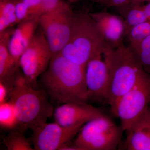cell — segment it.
Instances as JSON below:
<instances>
[{
    "label": "cell",
    "instance_id": "obj_2",
    "mask_svg": "<svg viewBox=\"0 0 150 150\" xmlns=\"http://www.w3.org/2000/svg\"><path fill=\"white\" fill-rule=\"evenodd\" d=\"M6 83L9 87V100L15 109L18 129L24 132L33 130L53 115L55 108L45 92L35 88L18 70Z\"/></svg>",
    "mask_w": 150,
    "mask_h": 150
},
{
    "label": "cell",
    "instance_id": "obj_12",
    "mask_svg": "<svg viewBox=\"0 0 150 150\" xmlns=\"http://www.w3.org/2000/svg\"><path fill=\"white\" fill-rule=\"evenodd\" d=\"M103 115L98 108L87 103H68L54 108V121L62 126H69L88 121Z\"/></svg>",
    "mask_w": 150,
    "mask_h": 150
},
{
    "label": "cell",
    "instance_id": "obj_18",
    "mask_svg": "<svg viewBox=\"0 0 150 150\" xmlns=\"http://www.w3.org/2000/svg\"><path fill=\"white\" fill-rule=\"evenodd\" d=\"M24 131L19 129L11 130L4 139V143L8 150H33L30 139L26 138Z\"/></svg>",
    "mask_w": 150,
    "mask_h": 150
},
{
    "label": "cell",
    "instance_id": "obj_1",
    "mask_svg": "<svg viewBox=\"0 0 150 150\" xmlns=\"http://www.w3.org/2000/svg\"><path fill=\"white\" fill-rule=\"evenodd\" d=\"M85 69L86 67L70 62L60 53L52 56L40 79L42 88L52 104L87 103Z\"/></svg>",
    "mask_w": 150,
    "mask_h": 150
},
{
    "label": "cell",
    "instance_id": "obj_22",
    "mask_svg": "<svg viewBox=\"0 0 150 150\" xmlns=\"http://www.w3.org/2000/svg\"><path fill=\"white\" fill-rule=\"evenodd\" d=\"M29 8L33 17L41 15L42 0H21Z\"/></svg>",
    "mask_w": 150,
    "mask_h": 150
},
{
    "label": "cell",
    "instance_id": "obj_17",
    "mask_svg": "<svg viewBox=\"0 0 150 150\" xmlns=\"http://www.w3.org/2000/svg\"><path fill=\"white\" fill-rule=\"evenodd\" d=\"M128 47L142 68L150 75V35Z\"/></svg>",
    "mask_w": 150,
    "mask_h": 150
},
{
    "label": "cell",
    "instance_id": "obj_11",
    "mask_svg": "<svg viewBox=\"0 0 150 150\" xmlns=\"http://www.w3.org/2000/svg\"><path fill=\"white\" fill-rule=\"evenodd\" d=\"M104 38L105 43L112 48L123 44L124 37L128 33L125 20L122 16L105 11L90 14Z\"/></svg>",
    "mask_w": 150,
    "mask_h": 150
},
{
    "label": "cell",
    "instance_id": "obj_9",
    "mask_svg": "<svg viewBox=\"0 0 150 150\" xmlns=\"http://www.w3.org/2000/svg\"><path fill=\"white\" fill-rule=\"evenodd\" d=\"M85 123L64 126L54 122L45 123L32 130L30 140L34 150H61L72 140Z\"/></svg>",
    "mask_w": 150,
    "mask_h": 150
},
{
    "label": "cell",
    "instance_id": "obj_16",
    "mask_svg": "<svg viewBox=\"0 0 150 150\" xmlns=\"http://www.w3.org/2000/svg\"><path fill=\"white\" fill-rule=\"evenodd\" d=\"M118 9L125 20L128 32L132 28L148 21L143 9V4L130 1L126 5Z\"/></svg>",
    "mask_w": 150,
    "mask_h": 150
},
{
    "label": "cell",
    "instance_id": "obj_21",
    "mask_svg": "<svg viewBox=\"0 0 150 150\" xmlns=\"http://www.w3.org/2000/svg\"><path fill=\"white\" fill-rule=\"evenodd\" d=\"M16 14L18 23L27 19L33 17L30 13L29 8L21 0L17 1Z\"/></svg>",
    "mask_w": 150,
    "mask_h": 150
},
{
    "label": "cell",
    "instance_id": "obj_14",
    "mask_svg": "<svg viewBox=\"0 0 150 150\" xmlns=\"http://www.w3.org/2000/svg\"><path fill=\"white\" fill-rule=\"evenodd\" d=\"M39 19V17H33L19 23L10 39L9 50L14 60L18 65L21 56L29 45L38 29Z\"/></svg>",
    "mask_w": 150,
    "mask_h": 150
},
{
    "label": "cell",
    "instance_id": "obj_6",
    "mask_svg": "<svg viewBox=\"0 0 150 150\" xmlns=\"http://www.w3.org/2000/svg\"><path fill=\"white\" fill-rule=\"evenodd\" d=\"M74 15L70 6L63 1L54 10L39 17V25L53 56L60 53L69 40Z\"/></svg>",
    "mask_w": 150,
    "mask_h": 150
},
{
    "label": "cell",
    "instance_id": "obj_27",
    "mask_svg": "<svg viewBox=\"0 0 150 150\" xmlns=\"http://www.w3.org/2000/svg\"><path fill=\"white\" fill-rule=\"evenodd\" d=\"M150 0H131V2L139 4H144L145 2L150 1Z\"/></svg>",
    "mask_w": 150,
    "mask_h": 150
},
{
    "label": "cell",
    "instance_id": "obj_24",
    "mask_svg": "<svg viewBox=\"0 0 150 150\" xmlns=\"http://www.w3.org/2000/svg\"><path fill=\"white\" fill-rule=\"evenodd\" d=\"M108 7H116L117 8L122 7L130 2L131 0H93Z\"/></svg>",
    "mask_w": 150,
    "mask_h": 150
},
{
    "label": "cell",
    "instance_id": "obj_26",
    "mask_svg": "<svg viewBox=\"0 0 150 150\" xmlns=\"http://www.w3.org/2000/svg\"><path fill=\"white\" fill-rule=\"evenodd\" d=\"M143 9L148 20H150V1L146 4H143Z\"/></svg>",
    "mask_w": 150,
    "mask_h": 150
},
{
    "label": "cell",
    "instance_id": "obj_28",
    "mask_svg": "<svg viewBox=\"0 0 150 150\" xmlns=\"http://www.w3.org/2000/svg\"><path fill=\"white\" fill-rule=\"evenodd\" d=\"M70 1H76V0H70Z\"/></svg>",
    "mask_w": 150,
    "mask_h": 150
},
{
    "label": "cell",
    "instance_id": "obj_8",
    "mask_svg": "<svg viewBox=\"0 0 150 150\" xmlns=\"http://www.w3.org/2000/svg\"><path fill=\"white\" fill-rule=\"evenodd\" d=\"M52 56L49 44L40 27L19 61L22 72L33 86L38 77L47 69Z\"/></svg>",
    "mask_w": 150,
    "mask_h": 150
},
{
    "label": "cell",
    "instance_id": "obj_19",
    "mask_svg": "<svg viewBox=\"0 0 150 150\" xmlns=\"http://www.w3.org/2000/svg\"><path fill=\"white\" fill-rule=\"evenodd\" d=\"M0 125L2 129L14 130L18 128V121L13 103L8 100L0 104Z\"/></svg>",
    "mask_w": 150,
    "mask_h": 150
},
{
    "label": "cell",
    "instance_id": "obj_23",
    "mask_svg": "<svg viewBox=\"0 0 150 150\" xmlns=\"http://www.w3.org/2000/svg\"><path fill=\"white\" fill-rule=\"evenodd\" d=\"M63 1L62 0H42L41 15L54 10L60 5Z\"/></svg>",
    "mask_w": 150,
    "mask_h": 150
},
{
    "label": "cell",
    "instance_id": "obj_13",
    "mask_svg": "<svg viewBox=\"0 0 150 150\" xmlns=\"http://www.w3.org/2000/svg\"><path fill=\"white\" fill-rule=\"evenodd\" d=\"M123 149L150 150V108L148 107L126 131Z\"/></svg>",
    "mask_w": 150,
    "mask_h": 150
},
{
    "label": "cell",
    "instance_id": "obj_7",
    "mask_svg": "<svg viewBox=\"0 0 150 150\" xmlns=\"http://www.w3.org/2000/svg\"><path fill=\"white\" fill-rule=\"evenodd\" d=\"M150 103V75L148 73L119 100L112 111L120 119L123 131L129 129L134 121L149 107Z\"/></svg>",
    "mask_w": 150,
    "mask_h": 150
},
{
    "label": "cell",
    "instance_id": "obj_20",
    "mask_svg": "<svg viewBox=\"0 0 150 150\" xmlns=\"http://www.w3.org/2000/svg\"><path fill=\"white\" fill-rule=\"evenodd\" d=\"M16 0H0V19L16 15Z\"/></svg>",
    "mask_w": 150,
    "mask_h": 150
},
{
    "label": "cell",
    "instance_id": "obj_29",
    "mask_svg": "<svg viewBox=\"0 0 150 150\" xmlns=\"http://www.w3.org/2000/svg\"><path fill=\"white\" fill-rule=\"evenodd\" d=\"M16 1H18V0H16Z\"/></svg>",
    "mask_w": 150,
    "mask_h": 150
},
{
    "label": "cell",
    "instance_id": "obj_15",
    "mask_svg": "<svg viewBox=\"0 0 150 150\" xmlns=\"http://www.w3.org/2000/svg\"><path fill=\"white\" fill-rule=\"evenodd\" d=\"M14 30L10 28L0 33V81L3 82L11 79L19 67L8 48L9 42Z\"/></svg>",
    "mask_w": 150,
    "mask_h": 150
},
{
    "label": "cell",
    "instance_id": "obj_25",
    "mask_svg": "<svg viewBox=\"0 0 150 150\" xmlns=\"http://www.w3.org/2000/svg\"><path fill=\"white\" fill-rule=\"evenodd\" d=\"M9 93L10 88L8 85L0 81V104L9 100Z\"/></svg>",
    "mask_w": 150,
    "mask_h": 150
},
{
    "label": "cell",
    "instance_id": "obj_5",
    "mask_svg": "<svg viewBox=\"0 0 150 150\" xmlns=\"http://www.w3.org/2000/svg\"><path fill=\"white\" fill-rule=\"evenodd\" d=\"M123 131L121 126L103 114L85 123L71 144L78 150H115Z\"/></svg>",
    "mask_w": 150,
    "mask_h": 150
},
{
    "label": "cell",
    "instance_id": "obj_4",
    "mask_svg": "<svg viewBox=\"0 0 150 150\" xmlns=\"http://www.w3.org/2000/svg\"><path fill=\"white\" fill-rule=\"evenodd\" d=\"M105 40L90 14L74 13L69 40L60 54L76 64L86 67L103 53Z\"/></svg>",
    "mask_w": 150,
    "mask_h": 150
},
{
    "label": "cell",
    "instance_id": "obj_3",
    "mask_svg": "<svg viewBox=\"0 0 150 150\" xmlns=\"http://www.w3.org/2000/svg\"><path fill=\"white\" fill-rule=\"evenodd\" d=\"M103 54L109 69L107 103L112 111L121 97L147 73L142 68L129 47L123 44L112 48L106 43Z\"/></svg>",
    "mask_w": 150,
    "mask_h": 150
},
{
    "label": "cell",
    "instance_id": "obj_10",
    "mask_svg": "<svg viewBox=\"0 0 150 150\" xmlns=\"http://www.w3.org/2000/svg\"><path fill=\"white\" fill-rule=\"evenodd\" d=\"M103 53L94 56L86 66L85 80L88 101L107 103L109 69Z\"/></svg>",
    "mask_w": 150,
    "mask_h": 150
}]
</instances>
